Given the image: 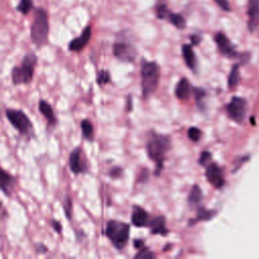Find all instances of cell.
<instances>
[{"instance_id": "6da1fadb", "label": "cell", "mask_w": 259, "mask_h": 259, "mask_svg": "<svg viewBox=\"0 0 259 259\" xmlns=\"http://www.w3.org/2000/svg\"><path fill=\"white\" fill-rule=\"evenodd\" d=\"M37 64V57L34 53L29 52L25 54L19 66H14L11 69V80L13 85L29 84L34 76L35 67Z\"/></svg>"}, {"instance_id": "7a4b0ae2", "label": "cell", "mask_w": 259, "mask_h": 259, "mask_svg": "<svg viewBox=\"0 0 259 259\" xmlns=\"http://www.w3.org/2000/svg\"><path fill=\"white\" fill-rule=\"evenodd\" d=\"M50 31L48 13L42 8L34 9V18L30 26V38L36 48H41L48 44Z\"/></svg>"}, {"instance_id": "3957f363", "label": "cell", "mask_w": 259, "mask_h": 259, "mask_svg": "<svg viewBox=\"0 0 259 259\" xmlns=\"http://www.w3.org/2000/svg\"><path fill=\"white\" fill-rule=\"evenodd\" d=\"M5 115L10 124L27 140H30L34 136V126L27 116V114L16 108H6Z\"/></svg>"}, {"instance_id": "277c9868", "label": "cell", "mask_w": 259, "mask_h": 259, "mask_svg": "<svg viewBox=\"0 0 259 259\" xmlns=\"http://www.w3.org/2000/svg\"><path fill=\"white\" fill-rule=\"evenodd\" d=\"M141 75H142V89L144 97L152 94L160 80V69L155 62L142 61L141 65Z\"/></svg>"}, {"instance_id": "5b68a950", "label": "cell", "mask_w": 259, "mask_h": 259, "mask_svg": "<svg viewBox=\"0 0 259 259\" xmlns=\"http://www.w3.org/2000/svg\"><path fill=\"white\" fill-rule=\"evenodd\" d=\"M104 235L116 249H122L128 240L130 226L119 221L110 220L106 223Z\"/></svg>"}, {"instance_id": "8992f818", "label": "cell", "mask_w": 259, "mask_h": 259, "mask_svg": "<svg viewBox=\"0 0 259 259\" xmlns=\"http://www.w3.org/2000/svg\"><path fill=\"white\" fill-rule=\"evenodd\" d=\"M170 148V140L166 136H155L149 140L147 151L149 157L157 163V171L160 172L165 154Z\"/></svg>"}, {"instance_id": "52a82bcc", "label": "cell", "mask_w": 259, "mask_h": 259, "mask_svg": "<svg viewBox=\"0 0 259 259\" xmlns=\"http://www.w3.org/2000/svg\"><path fill=\"white\" fill-rule=\"evenodd\" d=\"M68 164H69L70 171L75 175L88 173L89 171L88 162L81 146H78L71 151L69 155Z\"/></svg>"}, {"instance_id": "ba28073f", "label": "cell", "mask_w": 259, "mask_h": 259, "mask_svg": "<svg viewBox=\"0 0 259 259\" xmlns=\"http://www.w3.org/2000/svg\"><path fill=\"white\" fill-rule=\"evenodd\" d=\"M246 107L247 102L245 99L240 97H233L232 100L227 105L228 115L236 122L241 123L245 118Z\"/></svg>"}, {"instance_id": "9c48e42d", "label": "cell", "mask_w": 259, "mask_h": 259, "mask_svg": "<svg viewBox=\"0 0 259 259\" xmlns=\"http://www.w3.org/2000/svg\"><path fill=\"white\" fill-rule=\"evenodd\" d=\"M112 52L116 59L122 62H133L137 57V50L127 42L116 41L112 46Z\"/></svg>"}, {"instance_id": "30bf717a", "label": "cell", "mask_w": 259, "mask_h": 259, "mask_svg": "<svg viewBox=\"0 0 259 259\" xmlns=\"http://www.w3.org/2000/svg\"><path fill=\"white\" fill-rule=\"evenodd\" d=\"M17 183V178L0 167V190L6 195L11 196L15 189Z\"/></svg>"}, {"instance_id": "8fae6325", "label": "cell", "mask_w": 259, "mask_h": 259, "mask_svg": "<svg viewBox=\"0 0 259 259\" xmlns=\"http://www.w3.org/2000/svg\"><path fill=\"white\" fill-rule=\"evenodd\" d=\"M91 33H92L91 26L90 25L86 26L79 36L70 40V42L68 45L69 51L70 52H80V51H82L87 46V44L89 42V40L91 38Z\"/></svg>"}, {"instance_id": "7c38bea8", "label": "cell", "mask_w": 259, "mask_h": 259, "mask_svg": "<svg viewBox=\"0 0 259 259\" xmlns=\"http://www.w3.org/2000/svg\"><path fill=\"white\" fill-rule=\"evenodd\" d=\"M214 40L218 45L220 52L223 55L228 56L230 58H234V57L238 56V53L236 52L235 47L232 45V42L230 41V39L226 36V34L224 32H222V31L217 32L214 35Z\"/></svg>"}, {"instance_id": "4fadbf2b", "label": "cell", "mask_w": 259, "mask_h": 259, "mask_svg": "<svg viewBox=\"0 0 259 259\" xmlns=\"http://www.w3.org/2000/svg\"><path fill=\"white\" fill-rule=\"evenodd\" d=\"M205 176L208 182L211 185H213L215 188H221L225 183L222 169L214 163H211L206 167Z\"/></svg>"}, {"instance_id": "5bb4252c", "label": "cell", "mask_w": 259, "mask_h": 259, "mask_svg": "<svg viewBox=\"0 0 259 259\" xmlns=\"http://www.w3.org/2000/svg\"><path fill=\"white\" fill-rule=\"evenodd\" d=\"M248 29L252 32L259 25V0H249L247 8Z\"/></svg>"}, {"instance_id": "9a60e30c", "label": "cell", "mask_w": 259, "mask_h": 259, "mask_svg": "<svg viewBox=\"0 0 259 259\" xmlns=\"http://www.w3.org/2000/svg\"><path fill=\"white\" fill-rule=\"evenodd\" d=\"M37 108L38 111L41 113V115L46 118L48 125L49 126H56L58 123V118L55 114L54 108L52 107V105L45 99H39L38 103H37Z\"/></svg>"}, {"instance_id": "2e32d148", "label": "cell", "mask_w": 259, "mask_h": 259, "mask_svg": "<svg viewBox=\"0 0 259 259\" xmlns=\"http://www.w3.org/2000/svg\"><path fill=\"white\" fill-rule=\"evenodd\" d=\"M132 222L136 227H145L149 225V214L144 208L136 205L133 208Z\"/></svg>"}, {"instance_id": "e0dca14e", "label": "cell", "mask_w": 259, "mask_h": 259, "mask_svg": "<svg viewBox=\"0 0 259 259\" xmlns=\"http://www.w3.org/2000/svg\"><path fill=\"white\" fill-rule=\"evenodd\" d=\"M190 93H191V87L187 79L185 78L180 79L175 88L176 97L180 100H187L190 97Z\"/></svg>"}, {"instance_id": "ac0fdd59", "label": "cell", "mask_w": 259, "mask_h": 259, "mask_svg": "<svg viewBox=\"0 0 259 259\" xmlns=\"http://www.w3.org/2000/svg\"><path fill=\"white\" fill-rule=\"evenodd\" d=\"M182 55L184 58V61L188 68L194 69L196 66V57L192 50V47L190 45H183L182 46Z\"/></svg>"}, {"instance_id": "d6986e66", "label": "cell", "mask_w": 259, "mask_h": 259, "mask_svg": "<svg viewBox=\"0 0 259 259\" xmlns=\"http://www.w3.org/2000/svg\"><path fill=\"white\" fill-rule=\"evenodd\" d=\"M149 225L151 227V231L153 234L165 235L167 233L166 223H165V219L163 217L154 218L152 221H150Z\"/></svg>"}, {"instance_id": "ffe728a7", "label": "cell", "mask_w": 259, "mask_h": 259, "mask_svg": "<svg viewBox=\"0 0 259 259\" xmlns=\"http://www.w3.org/2000/svg\"><path fill=\"white\" fill-rule=\"evenodd\" d=\"M80 127H81L82 137L85 140L89 141V142L93 141V139H94V127H93L92 122L89 119L84 118L80 122Z\"/></svg>"}, {"instance_id": "44dd1931", "label": "cell", "mask_w": 259, "mask_h": 259, "mask_svg": "<svg viewBox=\"0 0 259 259\" xmlns=\"http://www.w3.org/2000/svg\"><path fill=\"white\" fill-rule=\"evenodd\" d=\"M202 198V193H201V189L199 188L198 185H194L189 193L188 196V202L191 205H198L199 202L201 201Z\"/></svg>"}, {"instance_id": "7402d4cb", "label": "cell", "mask_w": 259, "mask_h": 259, "mask_svg": "<svg viewBox=\"0 0 259 259\" xmlns=\"http://www.w3.org/2000/svg\"><path fill=\"white\" fill-rule=\"evenodd\" d=\"M167 19L169 20V22L171 24H173L174 26H176L179 29H182V28L185 27V24H186L185 19H184V17L182 15H180L178 13H174V12L171 11Z\"/></svg>"}, {"instance_id": "603a6c76", "label": "cell", "mask_w": 259, "mask_h": 259, "mask_svg": "<svg viewBox=\"0 0 259 259\" xmlns=\"http://www.w3.org/2000/svg\"><path fill=\"white\" fill-rule=\"evenodd\" d=\"M240 81V70H239V65H235L230 73L229 79H228V85L230 88H234L237 86V84Z\"/></svg>"}, {"instance_id": "cb8c5ba5", "label": "cell", "mask_w": 259, "mask_h": 259, "mask_svg": "<svg viewBox=\"0 0 259 259\" xmlns=\"http://www.w3.org/2000/svg\"><path fill=\"white\" fill-rule=\"evenodd\" d=\"M170 12H171L170 9L167 7V5L165 3H159L155 7L156 16L159 19H167L169 14H170Z\"/></svg>"}, {"instance_id": "d4e9b609", "label": "cell", "mask_w": 259, "mask_h": 259, "mask_svg": "<svg viewBox=\"0 0 259 259\" xmlns=\"http://www.w3.org/2000/svg\"><path fill=\"white\" fill-rule=\"evenodd\" d=\"M33 7V0H20L16 9L22 14H28Z\"/></svg>"}, {"instance_id": "484cf974", "label": "cell", "mask_w": 259, "mask_h": 259, "mask_svg": "<svg viewBox=\"0 0 259 259\" xmlns=\"http://www.w3.org/2000/svg\"><path fill=\"white\" fill-rule=\"evenodd\" d=\"M64 207V213L67 217V219L70 221L72 219V211H73V202L70 196H67L63 202Z\"/></svg>"}, {"instance_id": "4316f807", "label": "cell", "mask_w": 259, "mask_h": 259, "mask_svg": "<svg viewBox=\"0 0 259 259\" xmlns=\"http://www.w3.org/2000/svg\"><path fill=\"white\" fill-rule=\"evenodd\" d=\"M110 81V75L107 71L105 70H101L98 72L97 74V78H96V82L98 85H104L107 84Z\"/></svg>"}, {"instance_id": "83f0119b", "label": "cell", "mask_w": 259, "mask_h": 259, "mask_svg": "<svg viewBox=\"0 0 259 259\" xmlns=\"http://www.w3.org/2000/svg\"><path fill=\"white\" fill-rule=\"evenodd\" d=\"M187 135H188V138L193 141V142H197L199 139H200V136H201V132L199 128L197 127H190L187 132Z\"/></svg>"}, {"instance_id": "f1b7e54d", "label": "cell", "mask_w": 259, "mask_h": 259, "mask_svg": "<svg viewBox=\"0 0 259 259\" xmlns=\"http://www.w3.org/2000/svg\"><path fill=\"white\" fill-rule=\"evenodd\" d=\"M136 258H147V259H151V258H155V254L152 251H149L148 249H141L135 256Z\"/></svg>"}, {"instance_id": "f546056e", "label": "cell", "mask_w": 259, "mask_h": 259, "mask_svg": "<svg viewBox=\"0 0 259 259\" xmlns=\"http://www.w3.org/2000/svg\"><path fill=\"white\" fill-rule=\"evenodd\" d=\"M49 223H50V227H51L57 234H62V232H63V226H62V223H61L60 221L52 219V220L49 221Z\"/></svg>"}, {"instance_id": "4dcf8cb0", "label": "cell", "mask_w": 259, "mask_h": 259, "mask_svg": "<svg viewBox=\"0 0 259 259\" xmlns=\"http://www.w3.org/2000/svg\"><path fill=\"white\" fill-rule=\"evenodd\" d=\"M212 215H213L212 211H208V210H205V209H200L198 215L195 218V222L196 221H201V220H209Z\"/></svg>"}, {"instance_id": "1f68e13d", "label": "cell", "mask_w": 259, "mask_h": 259, "mask_svg": "<svg viewBox=\"0 0 259 259\" xmlns=\"http://www.w3.org/2000/svg\"><path fill=\"white\" fill-rule=\"evenodd\" d=\"M35 248V252L37 254H47L49 252V248L47 247V245H45L44 243H37L34 246Z\"/></svg>"}, {"instance_id": "d6a6232c", "label": "cell", "mask_w": 259, "mask_h": 259, "mask_svg": "<svg viewBox=\"0 0 259 259\" xmlns=\"http://www.w3.org/2000/svg\"><path fill=\"white\" fill-rule=\"evenodd\" d=\"M223 10L225 11H231V6L229 4L228 0H213Z\"/></svg>"}, {"instance_id": "836d02e7", "label": "cell", "mask_w": 259, "mask_h": 259, "mask_svg": "<svg viewBox=\"0 0 259 259\" xmlns=\"http://www.w3.org/2000/svg\"><path fill=\"white\" fill-rule=\"evenodd\" d=\"M210 158H211V156L208 152H203L199 158V163L202 165H205L210 161Z\"/></svg>"}, {"instance_id": "e575fe53", "label": "cell", "mask_w": 259, "mask_h": 259, "mask_svg": "<svg viewBox=\"0 0 259 259\" xmlns=\"http://www.w3.org/2000/svg\"><path fill=\"white\" fill-rule=\"evenodd\" d=\"M121 172H122V170H121L120 168L114 167V168H112V169L109 171V174H110L111 177L116 178V177H118V176L121 174Z\"/></svg>"}, {"instance_id": "d590c367", "label": "cell", "mask_w": 259, "mask_h": 259, "mask_svg": "<svg viewBox=\"0 0 259 259\" xmlns=\"http://www.w3.org/2000/svg\"><path fill=\"white\" fill-rule=\"evenodd\" d=\"M8 217V212L5 208V206L2 204V201H0V221L5 220Z\"/></svg>"}, {"instance_id": "8d00e7d4", "label": "cell", "mask_w": 259, "mask_h": 259, "mask_svg": "<svg viewBox=\"0 0 259 259\" xmlns=\"http://www.w3.org/2000/svg\"><path fill=\"white\" fill-rule=\"evenodd\" d=\"M190 40L192 45H197L200 41V36L197 34H193L190 36Z\"/></svg>"}, {"instance_id": "74e56055", "label": "cell", "mask_w": 259, "mask_h": 259, "mask_svg": "<svg viewBox=\"0 0 259 259\" xmlns=\"http://www.w3.org/2000/svg\"><path fill=\"white\" fill-rule=\"evenodd\" d=\"M135 246H136V248H141V247H143V241L136 240V241H135Z\"/></svg>"}]
</instances>
